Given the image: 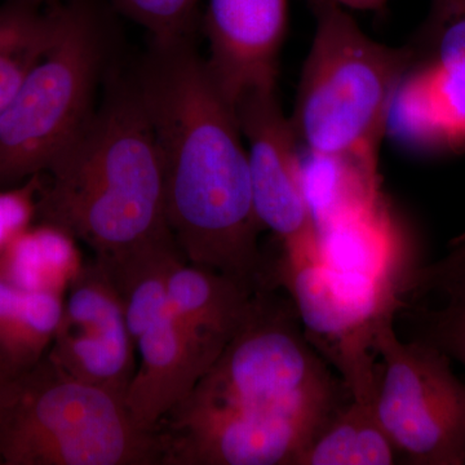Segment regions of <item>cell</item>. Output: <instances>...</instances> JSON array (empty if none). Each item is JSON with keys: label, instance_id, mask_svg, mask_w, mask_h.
Listing matches in <instances>:
<instances>
[{"label": "cell", "instance_id": "19", "mask_svg": "<svg viewBox=\"0 0 465 465\" xmlns=\"http://www.w3.org/2000/svg\"><path fill=\"white\" fill-rule=\"evenodd\" d=\"M201 0H112L125 17L143 26L153 42H170L194 34Z\"/></svg>", "mask_w": 465, "mask_h": 465}, {"label": "cell", "instance_id": "17", "mask_svg": "<svg viewBox=\"0 0 465 465\" xmlns=\"http://www.w3.org/2000/svg\"><path fill=\"white\" fill-rule=\"evenodd\" d=\"M399 457L379 420L375 401L351 399L311 440L298 465H391Z\"/></svg>", "mask_w": 465, "mask_h": 465}, {"label": "cell", "instance_id": "21", "mask_svg": "<svg viewBox=\"0 0 465 465\" xmlns=\"http://www.w3.org/2000/svg\"><path fill=\"white\" fill-rule=\"evenodd\" d=\"M336 5H341L348 11H381L388 5L390 0H333Z\"/></svg>", "mask_w": 465, "mask_h": 465}, {"label": "cell", "instance_id": "15", "mask_svg": "<svg viewBox=\"0 0 465 465\" xmlns=\"http://www.w3.org/2000/svg\"><path fill=\"white\" fill-rule=\"evenodd\" d=\"M253 292L229 275L179 259L167 275L174 316L202 335L228 342L243 321Z\"/></svg>", "mask_w": 465, "mask_h": 465}, {"label": "cell", "instance_id": "14", "mask_svg": "<svg viewBox=\"0 0 465 465\" xmlns=\"http://www.w3.org/2000/svg\"><path fill=\"white\" fill-rule=\"evenodd\" d=\"M409 45L415 60L432 73L465 133V0H430L427 16ZM461 274H465V237L446 258L425 266V277L434 284Z\"/></svg>", "mask_w": 465, "mask_h": 465}, {"label": "cell", "instance_id": "20", "mask_svg": "<svg viewBox=\"0 0 465 465\" xmlns=\"http://www.w3.org/2000/svg\"><path fill=\"white\" fill-rule=\"evenodd\" d=\"M43 173L34 174L25 182L0 191V256L33 225L38 215Z\"/></svg>", "mask_w": 465, "mask_h": 465}, {"label": "cell", "instance_id": "12", "mask_svg": "<svg viewBox=\"0 0 465 465\" xmlns=\"http://www.w3.org/2000/svg\"><path fill=\"white\" fill-rule=\"evenodd\" d=\"M289 11L290 0H208L206 63L232 108L255 92L277 91Z\"/></svg>", "mask_w": 465, "mask_h": 465}, {"label": "cell", "instance_id": "10", "mask_svg": "<svg viewBox=\"0 0 465 465\" xmlns=\"http://www.w3.org/2000/svg\"><path fill=\"white\" fill-rule=\"evenodd\" d=\"M322 428L182 401L154 428L159 465H298Z\"/></svg>", "mask_w": 465, "mask_h": 465}, {"label": "cell", "instance_id": "24", "mask_svg": "<svg viewBox=\"0 0 465 465\" xmlns=\"http://www.w3.org/2000/svg\"><path fill=\"white\" fill-rule=\"evenodd\" d=\"M9 381H11V379H9ZM8 381H5V382H0V391H3V388H5V385L7 384Z\"/></svg>", "mask_w": 465, "mask_h": 465}, {"label": "cell", "instance_id": "1", "mask_svg": "<svg viewBox=\"0 0 465 465\" xmlns=\"http://www.w3.org/2000/svg\"><path fill=\"white\" fill-rule=\"evenodd\" d=\"M134 81L161 150L168 228L183 259L262 289L264 229L253 208L246 143L194 34L153 42Z\"/></svg>", "mask_w": 465, "mask_h": 465}, {"label": "cell", "instance_id": "11", "mask_svg": "<svg viewBox=\"0 0 465 465\" xmlns=\"http://www.w3.org/2000/svg\"><path fill=\"white\" fill-rule=\"evenodd\" d=\"M64 296L47 357L67 375L124 399L136 371L121 296L99 260L84 264Z\"/></svg>", "mask_w": 465, "mask_h": 465}, {"label": "cell", "instance_id": "22", "mask_svg": "<svg viewBox=\"0 0 465 465\" xmlns=\"http://www.w3.org/2000/svg\"><path fill=\"white\" fill-rule=\"evenodd\" d=\"M39 5H45V7H52V5H56L61 0H35Z\"/></svg>", "mask_w": 465, "mask_h": 465}, {"label": "cell", "instance_id": "16", "mask_svg": "<svg viewBox=\"0 0 465 465\" xmlns=\"http://www.w3.org/2000/svg\"><path fill=\"white\" fill-rule=\"evenodd\" d=\"M84 264L78 241L61 226L42 222L0 256V277L23 291L65 295Z\"/></svg>", "mask_w": 465, "mask_h": 465}, {"label": "cell", "instance_id": "2", "mask_svg": "<svg viewBox=\"0 0 465 465\" xmlns=\"http://www.w3.org/2000/svg\"><path fill=\"white\" fill-rule=\"evenodd\" d=\"M38 215L100 260L173 235L161 150L134 78L110 81L87 124L43 173Z\"/></svg>", "mask_w": 465, "mask_h": 465}, {"label": "cell", "instance_id": "13", "mask_svg": "<svg viewBox=\"0 0 465 465\" xmlns=\"http://www.w3.org/2000/svg\"><path fill=\"white\" fill-rule=\"evenodd\" d=\"M139 365L124 396L134 423L153 432L215 362L226 342L202 335L170 307L155 312L133 333Z\"/></svg>", "mask_w": 465, "mask_h": 465}, {"label": "cell", "instance_id": "8", "mask_svg": "<svg viewBox=\"0 0 465 465\" xmlns=\"http://www.w3.org/2000/svg\"><path fill=\"white\" fill-rule=\"evenodd\" d=\"M394 316L382 318L375 332V351L382 358L379 420L406 463L464 465L465 384L440 349L401 341Z\"/></svg>", "mask_w": 465, "mask_h": 465}, {"label": "cell", "instance_id": "23", "mask_svg": "<svg viewBox=\"0 0 465 465\" xmlns=\"http://www.w3.org/2000/svg\"><path fill=\"white\" fill-rule=\"evenodd\" d=\"M9 379H12L11 376H9L7 372L5 371V369H3L2 366H0V382L8 381Z\"/></svg>", "mask_w": 465, "mask_h": 465}, {"label": "cell", "instance_id": "5", "mask_svg": "<svg viewBox=\"0 0 465 465\" xmlns=\"http://www.w3.org/2000/svg\"><path fill=\"white\" fill-rule=\"evenodd\" d=\"M292 302L253 292L237 331L183 401L247 414L291 416L323 428L351 396L300 330Z\"/></svg>", "mask_w": 465, "mask_h": 465}, {"label": "cell", "instance_id": "3", "mask_svg": "<svg viewBox=\"0 0 465 465\" xmlns=\"http://www.w3.org/2000/svg\"><path fill=\"white\" fill-rule=\"evenodd\" d=\"M307 3L316 25L291 124L317 161L379 189V150L414 52L370 38L333 0Z\"/></svg>", "mask_w": 465, "mask_h": 465}, {"label": "cell", "instance_id": "6", "mask_svg": "<svg viewBox=\"0 0 465 465\" xmlns=\"http://www.w3.org/2000/svg\"><path fill=\"white\" fill-rule=\"evenodd\" d=\"M97 0L54 5L50 42L0 116V186L43 173L96 109L106 51Z\"/></svg>", "mask_w": 465, "mask_h": 465}, {"label": "cell", "instance_id": "4", "mask_svg": "<svg viewBox=\"0 0 465 465\" xmlns=\"http://www.w3.org/2000/svg\"><path fill=\"white\" fill-rule=\"evenodd\" d=\"M154 433L124 399L67 375L45 356L0 391V464L159 465Z\"/></svg>", "mask_w": 465, "mask_h": 465}, {"label": "cell", "instance_id": "7", "mask_svg": "<svg viewBox=\"0 0 465 465\" xmlns=\"http://www.w3.org/2000/svg\"><path fill=\"white\" fill-rule=\"evenodd\" d=\"M266 287L290 293L308 341L338 369L351 399L375 401L381 378L371 354L375 332L382 318L405 307L402 287L336 268L322 256L283 253Z\"/></svg>", "mask_w": 465, "mask_h": 465}, {"label": "cell", "instance_id": "18", "mask_svg": "<svg viewBox=\"0 0 465 465\" xmlns=\"http://www.w3.org/2000/svg\"><path fill=\"white\" fill-rule=\"evenodd\" d=\"M434 291L445 299L440 308H419L410 313L415 318L414 339L433 345L465 367V274Z\"/></svg>", "mask_w": 465, "mask_h": 465}, {"label": "cell", "instance_id": "9", "mask_svg": "<svg viewBox=\"0 0 465 465\" xmlns=\"http://www.w3.org/2000/svg\"><path fill=\"white\" fill-rule=\"evenodd\" d=\"M235 114L249 154L253 208L262 229L292 258L322 256L321 231L305 188L299 139L277 91L238 101Z\"/></svg>", "mask_w": 465, "mask_h": 465}]
</instances>
